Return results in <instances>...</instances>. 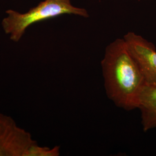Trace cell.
Returning a JSON list of instances; mask_svg holds the SVG:
<instances>
[{
    "label": "cell",
    "instance_id": "cell-3",
    "mask_svg": "<svg viewBox=\"0 0 156 156\" xmlns=\"http://www.w3.org/2000/svg\"><path fill=\"white\" fill-rule=\"evenodd\" d=\"M59 146H39L11 117L0 113V156H58Z\"/></svg>",
    "mask_w": 156,
    "mask_h": 156
},
{
    "label": "cell",
    "instance_id": "cell-2",
    "mask_svg": "<svg viewBox=\"0 0 156 156\" xmlns=\"http://www.w3.org/2000/svg\"><path fill=\"white\" fill-rule=\"evenodd\" d=\"M5 12L6 16L2 20V27L14 42H19L27 28L36 23L63 15L89 16L86 9L73 5L71 0H44L26 13L12 9Z\"/></svg>",
    "mask_w": 156,
    "mask_h": 156
},
{
    "label": "cell",
    "instance_id": "cell-4",
    "mask_svg": "<svg viewBox=\"0 0 156 156\" xmlns=\"http://www.w3.org/2000/svg\"><path fill=\"white\" fill-rule=\"evenodd\" d=\"M123 38L129 52L140 66L146 83L156 81V46L134 32H128Z\"/></svg>",
    "mask_w": 156,
    "mask_h": 156
},
{
    "label": "cell",
    "instance_id": "cell-5",
    "mask_svg": "<svg viewBox=\"0 0 156 156\" xmlns=\"http://www.w3.org/2000/svg\"><path fill=\"white\" fill-rule=\"evenodd\" d=\"M141 123L144 131L156 128V81L146 83L138 99Z\"/></svg>",
    "mask_w": 156,
    "mask_h": 156
},
{
    "label": "cell",
    "instance_id": "cell-1",
    "mask_svg": "<svg viewBox=\"0 0 156 156\" xmlns=\"http://www.w3.org/2000/svg\"><path fill=\"white\" fill-rule=\"evenodd\" d=\"M101 64L108 98L124 110L137 109L146 82L123 38L114 40L106 46Z\"/></svg>",
    "mask_w": 156,
    "mask_h": 156
}]
</instances>
